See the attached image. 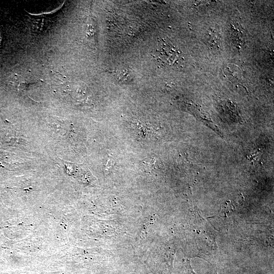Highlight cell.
Returning <instances> with one entry per match:
<instances>
[{
	"mask_svg": "<svg viewBox=\"0 0 274 274\" xmlns=\"http://www.w3.org/2000/svg\"><path fill=\"white\" fill-rule=\"evenodd\" d=\"M154 55L157 61L161 64L172 66L178 63L181 53L170 41L162 38L157 44Z\"/></svg>",
	"mask_w": 274,
	"mask_h": 274,
	"instance_id": "1",
	"label": "cell"
},
{
	"mask_svg": "<svg viewBox=\"0 0 274 274\" xmlns=\"http://www.w3.org/2000/svg\"><path fill=\"white\" fill-rule=\"evenodd\" d=\"M183 274H195L191 267L189 263H187V265L185 266V268L183 272Z\"/></svg>",
	"mask_w": 274,
	"mask_h": 274,
	"instance_id": "2",
	"label": "cell"
},
{
	"mask_svg": "<svg viewBox=\"0 0 274 274\" xmlns=\"http://www.w3.org/2000/svg\"><path fill=\"white\" fill-rule=\"evenodd\" d=\"M1 42H2V37L0 32V46H1Z\"/></svg>",
	"mask_w": 274,
	"mask_h": 274,
	"instance_id": "3",
	"label": "cell"
}]
</instances>
